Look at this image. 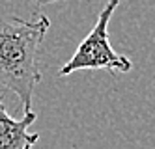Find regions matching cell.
Returning <instances> with one entry per match:
<instances>
[{
	"instance_id": "4",
	"label": "cell",
	"mask_w": 155,
	"mask_h": 149,
	"mask_svg": "<svg viewBox=\"0 0 155 149\" xmlns=\"http://www.w3.org/2000/svg\"><path fill=\"white\" fill-rule=\"evenodd\" d=\"M36 6H49V4H54V2H62V0H34Z\"/></svg>"
},
{
	"instance_id": "3",
	"label": "cell",
	"mask_w": 155,
	"mask_h": 149,
	"mask_svg": "<svg viewBox=\"0 0 155 149\" xmlns=\"http://www.w3.org/2000/svg\"><path fill=\"white\" fill-rule=\"evenodd\" d=\"M36 119L34 110L25 112L21 119H13L0 99V149H32L38 144L39 134L28 132V127Z\"/></svg>"
},
{
	"instance_id": "2",
	"label": "cell",
	"mask_w": 155,
	"mask_h": 149,
	"mask_svg": "<svg viewBox=\"0 0 155 149\" xmlns=\"http://www.w3.org/2000/svg\"><path fill=\"white\" fill-rule=\"evenodd\" d=\"M121 0H108L107 6L101 9L92 32L79 43L75 54L68 60L62 69L60 76H68L75 71L82 69H105L110 73H127L133 69V63L129 58L118 54L108 41V22L110 17L120 6Z\"/></svg>"
},
{
	"instance_id": "1",
	"label": "cell",
	"mask_w": 155,
	"mask_h": 149,
	"mask_svg": "<svg viewBox=\"0 0 155 149\" xmlns=\"http://www.w3.org/2000/svg\"><path fill=\"white\" fill-rule=\"evenodd\" d=\"M51 28L45 15L25 21L17 15L0 17V84L19 97L23 110H32L34 88L39 84L38 49Z\"/></svg>"
}]
</instances>
